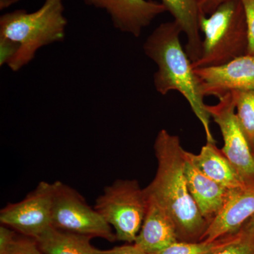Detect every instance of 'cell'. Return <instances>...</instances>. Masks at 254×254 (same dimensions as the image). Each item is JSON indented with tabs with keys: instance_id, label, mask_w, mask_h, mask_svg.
I'll list each match as a JSON object with an SVG mask.
<instances>
[{
	"instance_id": "1",
	"label": "cell",
	"mask_w": 254,
	"mask_h": 254,
	"mask_svg": "<svg viewBox=\"0 0 254 254\" xmlns=\"http://www.w3.org/2000/svg\"><path fill=\"white\" fill-rule=\"evenodd\" d=\"M154 150L158 169L155 178L145 190L171 217L179 242H200L208 225L189 190L185 150L180 138L167 130H160L155 140Z\"/></svg>"
},
{
	"instance_id": "2",
	"label": "cell",
	"mask_w": 254,
	"mask_h": 254,
	"mask_svg": "<svg viewBox=\"0 0 254 254\" xmlns=\"http://www.w3.org/2000/svg\"><path fill=\"white\" fill-rule=\"evenodd\" d=\"M182 33L175 21L161 23L145 40L143 52L158 66L153 76L156 91L163 95L170 91L179 92L201 123L207 142L215 143L210 131V116L200 93L193 63L182 48Z\"/></svg>"
},
{
	"instance_id": "3",
	"label": "cell",
	"mask_w": 254,
	"mask_h": 254,
	"mask_svg": "<svg viewBox=\"0 0 254 254\" xmlns=\"http://www.w3.org/2000/svg\"><path fill=\"white\" fill-rule=\"evenodd\" d=\"M63 0H45L33 12L15 10L0 17V37L19 45L17 55L8 64L16 72L34 59L43 47L63 41L66 36L67 19Z\"/></svg>"
},
{
	"instance_id": "4",
	"label": "cell",
	"mask_w": 254,
	"mask_h": 254,
	"mask_svg": "<svg viewBox=\"0 0 254 254\" xmlns=\"http://www.w3.org/2000/svg\"><path fill=\"white\" fill-rule=\"evenodd\" d=\"M209 15L200 16V30L204 38L193 68L218 66L247 55V21L242 0H227Z\"/></svg>"
},
{
	"instance_id": "5",
	"label": "cell",
	"mask_w": 254,
	"mask_h": 254,
	"mask_svg": "<svg viewBox=\"0 0 254 254\" xmlns=\"http://www.w3.org/2000/svg\"><path fill=\"white\" fill-rule=\"evenodd\" d=\"M148 208V195L136 180H118L105 187L94 208L113 227L117 240L134 243Z\"/></svg>"
},
{
	"instance_id": "6",
	"label": "cell",
	"mask_w": 254,
	"mask_h": 254,
	"mask_svg": "<svg viewBox=\"0 0 254 254\" xmlns=\"http://www.w3.org/2000/svg\"><path fill=\"white\" fill-rule=\"evenodd\" d=\"M52 224L64 231L114 242L115 234L100 214L83 197L63 182H54Z\"/></svg>"
},
{
	"instance_id": "7",
	"label": "cell",
	"mask_w": 254,
	"mask_h": 254,
	"mask_svg": "<svg viewBox=\"0 0 254 254\" xmlns=\"http://www.w3.org/2000/svg\"><path fill=\"white\" fill-rule=\"evenodd\" d=\"M54 183L42 181L21 201L8 203L0 211L1 225L36 240L53 227Z\"/></svg>"
},
{
	"instance_id": "8",
	"label": "cell",
	"mask_w": 254,
	"mask_h": 254,
	"mask_svg": "<svg viewBox=\"0 0 254 254\" xmlns=\"http://www.w3.org/2000/svg\"><path fill=\"white\" fill-rule=\"evenodd\" d=\"M210 118L218 125L223 138L222 151L242 178L254 182V158L250 145L239 122L234 92L219 98L216 105H207Z\"/></svg>"
},
{
	"instance_id": "9",
	"label": "cell",
	"mask_w": 254,
	"mask_h": 254,
	"mask_svg": "<svg viewBox=\"0 0 254 254\" xmlns=\"http://www.w3.org/2000/svg\"><path fill=\"white\" fill-rule=\"evenodd\" d=\"M193 69L203 97L219 99L231 92L254 90V55H246L218 66Z\"/></svg>"
},
{
	"instance_id": "10",
	"label": "cell",
	"mask_w": 254,
	"mask_h": 254,
	"mask_svg": "<svg viewBox=\"0 0 254 254\" xmlns=\"http://www.w3.org/2000/svg\"><path fill=\"white\" fill-rule=\"evenodd\" d=\"M88 6L104 10L114 27L135 38L141 36L159 15L167 11L162 3L152 0H83Z\"/></svg>"
},
{
	"instance_id": "11",
	"label": "cell",
	"mask_w": 254,
	"mask_h": 254,
	"mask_svg": "<svg viewBox=\"0 0 254 254\" xmlns=\"http://www.w3.org/2000/svg\"><path fill=\"white\" fill-rule=\"evenodd\" d=\"M254 215V182L231 190L200 241L210 242L236 233Z\"/></svg>"
},
{
	"instance_id": "12",
	"label": "cell",
	"mask_w": 254,
	"mask_h": 254,
	"mask_svg": "<svg viewBox=\"0 0 254 254\" xmlns=\"http://www.w3.org/2000/svg\"><path fill=\"white\" fill-rule=\"evenodd\" d=\"M147 195L146 213L133 244L147 254H153L179 242V240L176 227L168 212L155 198L148 193Z\"/></svg>"
},
{
	"instance_id": "13",
	"label": "cell",
	"mask_w": 254,
	"mask_h": 254,
	"mask_svg": "<svg viewBox=\"0 0 254 254\" xmlns=\"http://www.w3.org/2000/svg\"><path fill=\"white\" fill-rule=\"evenodd\" d=\"M185 156L189 190L200 215L209 225L223 206L231 190L202 173L190 159V152L185 150Z\"/></svg>"
},
{
	"instance_id": "14",
	"label": "cell",
	"mask_w": 254,
	"mask_h": 254,
	"mask_svg": "<svg viewBox=\"0 0 254 254\" xmlns=\"http://www.w3.org/2000/svg\"><path fill=\"white\" fill-rule=\"evenodd\" d=\"M190 156L195 166L205 176L229 190L241 188L250 184L242 178L215 143L207 142L202 147L199 154L195 155L190 152Z\"/></svg>"
},
{
	"instance_id": "15",
	"label": "cell",
	"mask_w": 254,
	"mask_h": 254,
	"mask_svg": "<svg viewBox=\"0 0 254 254\" xmlns=\"http://www.w3.org/2000/svg\"><path fill=\"white\" fill-rule=\"evenodd\" d=\"M167 11L174 17L182 32L186 34V52L192 63L199 59L201 55L202 42L200 37V11L199 0H161Z\"/></svg>"
},
{
	"instance_id": "16",
	"label": "cell",
	"mask_w": 254,
	"mask_h": 254,
	"mask_svg": "<svg viewBox=\"0 0 254 254\" xmlns=\"http://www.w3.org/2000/svg\"><path fill=\"white\" fill-rule=\"evenodd\" d=\"M91 238L51 227L35 240L46 254H97Z\"/></svg>"
},
{
	"instance_id": "17",
	"label": "cell",
	"mask_w": 254,
	"mask_h": 254,
	"mask_svg": "<svg viewBox=\"0 0 254 254\" xmlns=\"http://www.w3.org/2000/svg\"><path fill=\"white\" fill-rule=\"evenodd\" d=\"M240 234L241 230L236 233L222 237L210 242L205 241L177 242L153 254H214L236 241Z\"/></svg>"
},
{
	"instance_id": "18",
	"label": "cell",
	"mask_w": 254,
	"mask_h": 254,
	"mask_svg": "<svg viewBox=\"0 0 254 254\" xmlns=\"http://www.w3.org/2000/svg\"><path fill=\"white\" fill-rule=\"evenodd\" d=\"M0 254H46L38 247L34 239L16 236L9 227H0Z\"/></svg>"
},
{
	"instance_id": "19",
	"label": "cell",
	"mask_w": 254,
	"mask_h": 254,
	"mask_svg": "<svg viewBox=\"0 0 254 254\" xmlns=\"http://www.w3.org/2000/svg\"><path fill=\"white\" fill-rule=\"evenodd\" d=\"M237 115L239 122L249 142L251 149L254 151V90L235 91Z\"/></svg>"
},
{
	"instance_id": "20",
	"label": "cell",
	"mask_w": 254,
	"mask_h": 254,
	"mask_svg": "<svg viewBox=\"0 0 254 254\" xmlns=\"http://www.w3.org/2000/svg\"><path fill=\"white\" fill-rule=\"evenodd\" d=\"M214 254H254V227L251 220L242 227L236 241Z\"/></svg>"
},
{
	"instance_id": "21",
	"label": "cell",
	"mask_w": 254,
	"mask_h": 254,
	"mask_svg": "<svg viewBox=\"0 0 254 254\" xmlns=\"http://www.w3.org/2000/svg\"><path fill=\"white\" fill-rule=\"evenodd\" d=\"M247 26V55H254V0H242Z\"/></svg>"
},
{
	"instance_id": "22",
	"label": "cell",
	"mask_w": 254,
	"mask_h": 254,
	"mask_svg": "<svg viewBox=\"0 0 254 254\" xmlns=\"http://www.w3.org/2000/svg\"><path fill=\"white\" fill-rule=\"evenodd\" d=\"M19 45L7 38L0 37V66L9 64L17 55Z\"/></svg>"
},
{
	"instance_id": "23",
	"label": "cell",
	"mask_w": 254,
	"mask_h": 254,
	"mask_svg": "<svg viewBox=\"0 0 254 254\" xmlns=\"http://www.w3.org/2000/svg\"><path fill=\"white\" fill-rule=\"evenodd\" d=\"M97 254H148L133 244L115 247L108 250H97Z\"/></svg>"
},
{
	"instance_id": "24",
	"label": "cell",
	"mask_w": 254,
	"mask_h": 254,
	"mask_svg": "<svg viewBox=\"0 0 254 254\" xmlns=\"http://www.w3.org/2000/svg\"><path fill=\"white\" fill-rule=\"evenodd\" d=\"M227 0H200V8L202 14L205 15L210 14L215 9L224 1Z\"/></svg>"
},
{
	"instance_id": "25",
	"label": "cell",
	"mask_w": 254,
	"mask_h": 254,
	"mask_svg": "<svg viewBox=\"0 0 254 254\" xmlns=\"http://www.w3.org/2000/svg\"><path fill=\"white\" fill-rule=\"evenodd\" d=\"M19 1L20 0H0V9H6Z\"/></svg>"
},
{
	"instance_id": "26",
	"label": "cell",
	"mask_w": 254,
	"mask_h": 254,
	"mask_svg": "<svg viewBox=\"0 0 254 254\" xmlns=\"http://www.w3.org/2000/svg\"><path fill=\"white\" fill-rule=\"evenodd\" d=\"M251 222H252V224H253L254 227V215L253 217H252V218L250 219Z\"/></svg>"
},
{
	"instance_id": "27",
	"label": "cell",
	"mask_w": 254,
	"mask_h": 254,
	"mask_svg": "<svg viewBox=\"0 0 254 254\" xmlns=\"http://www.w3.org/2000/svg\"><path fill=\"white\" fill-rule=\"evenodd\" d=\"M252 153H253V156H254V151L252 152Z\"/></svg>"
},
{
	"instance_id": "28",
	"label": "cell",
	"mask_w": 254,
	"mask_h": 254,
	"mask_svg": "<svg viewBox=\"0 0 254 254\" xmlns=\"http://www.w3.org/2000/svg\"><path fill=\"white\" fill-rule=\"evenodd\" d=\"M199 1H200V0H199Z\"/></svg>"
}]
</instances>
